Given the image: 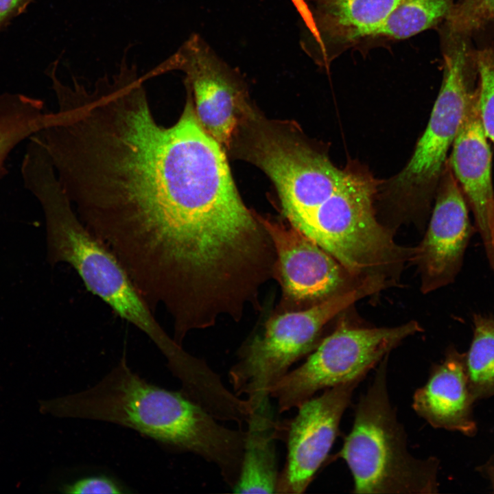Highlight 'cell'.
I'll list each match as a JSON object with an SVG mask.
<instances>
[{"mask_svg": "<svg viewBox=\"0 0 494 494\" xmlns=\"http://www.w3.org/2000/svg\"><path fill=\"white\" fill-rule=\"evenodd\" d=\"M379 291L378 285L366 283L303 310L271 318L263 333L243 348L229 370L234 393L247 397L252 412L268 401L271 389L290 367L318 346L328 322L356 301Z\"/></svg>", "mask_w": 494, "mask_h": 494, "instance_id": "cell-5", "label": "cell"}, {"mask_svg": "<svg viewBox=\"0 0 494 494\" xmlns=\"http://www.w3.org/2000/svg\"><path fill=\"white\" fill-rule=\"evenodd\" d=\"M363 379L327 388L297 408L296 416L287 426V457L279 475L276 493L298 494L307 489L327 458L342 414Z\"/></svg>", "mask_w": 494, "mask_h": 494, "instance_id": "cell-10", "label": "cell"}, {"mask_svg": "<svg viewBox=\"0 0 494 494\" xmlns=\"http://www.w3.org/2000/svg\"><path fill=\"white\" fill-rule=\"evenodd\" d=\"M40 410L56 417L104 421L132 429L215 464L231 488L238 480L246 431L218 423L182 392L146 381L131 370L125 356L94 386L42 401Z\"/></svg>", "mask_w": 494, "mask_h": 494, "instance_id": "cell-2", "label": "cell"}, {"mask_svg": "<svg viewBox=\"0 0 494 494\" xmlns=\"http://www.w3.org/2000/svg\"><path fill=\"white\" fill-rule=\"evenodd\" d=\"M144 80L124 64L92 87L57 83L54 120L34 136L81 222L126 270L216 206L224 189L191 93L165 126Z\"/></svg>", "mask_w": 494, "mask_h": 494, "instance_id": "cell-1", "label": "cell"}, {"mask_svg": "<svg viewBox=\"0 0 494 494\" xmlns=\"http://www.w3.org/2000/svg\"><path fill=\"white\" fill-rule=\"evenodd\" d=\"M493 25L494 0H460L441 27L471 38Z\"/></svg>", "mask_w": 494, "mask_h": 494, "instance_id": "cell-19", "label": "cell"}, {"mask_svg": "<svg viewBox=\"0 0 494 494\" xmlns=\"http://www.w3.org/2000/svg\"><path fill=\"white\" fill-rule=\"evenodd\" d=\"M276 252L285 298L310 306L368 283L354 277L335 257L294 226L258 216Z\"/></svg>", "mask_w": 494, "mask_h": 494, "instance_id": "cell-9", "label": "cell"}, {"mask_svg": "<svg viewBox=\"0 0 494 494\" xmlns=\"http://www.w3.org/2000/svg\"><path fill=\"white\" fill-rule=\"evenodd\" d=\"M172 70L186 74L196 116L201 126L221 145H230L248 106L240 76L198 34H193L150 77Z\"/></svg>", "mask_w": 494, "mask_h": 494, "instance_id": "cell-8", "label": "cell"}, {"mask_svg": "<svg viewBox=\"0 0 494 494\" xmlns=\"http://www.w3.org/2000/svg\"><path fill=\"white\" fill-rule=\"evenodd\" d=\"M246 424L241 470L233 492L276 493L279 473L274 438L281 427L272 417L269 402L253 410Z\"/></svg>", "mask_w": 494, "mask_h": 494, "instance_id": "cell-15", "label": "cell"}, {"mask_svg": "<svg viewBox=\"0 0 494 494\" xmlns=\"http://www.w3.org/2000/svg\"><path fill=\"white\" fill-rule=\"evenodd\" d=\"M473 338L464 353L466 370L475 401L494 396V316L474 314Z\"/></svg>", "mask_w": 494, "mask_h": 494, "instance_id": "cell-18", "label": "cell"}, {"mask_svg": "<svg viewBox=\"0 0 494 494\" xmlns=\"http://www.w3.org/2000/svg\"><path fill=\"white\" fill-rule=\"evenodd\" d=\"M49 119L42 100L22 93H0V179L11 151L45 127Z\"/></svg>", "mask_w": 494, "mask_h": 494, "instance_id": "cell-16", "label": "cell"}, {"mask_svg": "<svg viewBox=\"0 0 494 494\" xmlns=\"http://www.w3.org/2000/svg\"><path fill=\"white\" fill-rule=\"evenodd\" d=\"M441 180L427 232L416 247L413 260L421 274V289L427 294L451 284L459 273L475 227L469 206L449 164Z\"/></svg>", "mask_w": 494, "mask_h": 494, "instance_id": "cell-11", "label": "cell"}, {"mask_svg": "<svg viewBox=\"0 0 494 494\" xmlns=\"http://www.w3.org/2000/svg\"><path fill=\"white\" fill-rule=\"evenodd\" d=\"M471 100L452 144L449 167L472 210L491 268L494 273V192L491 152L477 106Z\"/></svg>", "mask_w": 494, "mask_h": 494, "instance_id": "cell-12", "label": "cell"}, {"mask_svg": "<svg viewBox=\"0 0 494 494\" xmlns=\"http://www.w3.org/2000/svg\"><path fill=\"white\" fill-rule=\"evenodd\" d=\"M443 76L423 134L397 183L412 187L435 181L444 169L468 106L478 91L476 49L469 37L440 30Z\"/></svg>", "mask_w": 494, "mask_h": 494, "instance_id": "cell-7", "label": "cell"}, {"mask_svg": "<svg viewBox=\"0 0 494 494\" xmlns=\"http://www.w3.org/2000/svg\"><path fill=\"white\" fill-rule=\"evenodd\" d=\"M388 355L355 409L352 430L339 456L346 462L355 493L423 494L438 492L439 460L417 458L408 449L387 388Z\"/></svg>", "mask_w": 494, "mask_h": 494, "instance_id": "cell-4", "label": "cell"}, {"mask_svg": "<svg viewBox=\"0 0 494 494\" xmlns=\"http://www.w3.org/2000/svg\"><path fill=\"white\" fill-rule=\"evenodd\" d=\"M477 106L488 139L494 143V45L476 49Z\"/></svg>", "mask_w": 494, "mask_h": 494, "instance_id": "cell-20", "label": "cell"}, {"mask_svg": "<svg viewBox=\"0 0 494 494\" xmlns=\"http://www.w3.org/2000/svg\"><path fill=\"white\" fill-rule=\"evenodd\" d=\"M403 0H305L311 25L301 45L318 64L327 67L360 44Z\"/></svg>", "mask_w": 494, "mask_h": 494, "instance_id": "cell-13", "label": "cell"}, {"mask_svg": "<svg viewBox=\"0 0 494 494\" xmlns=\"http://www.w3.org/2000/svg\"><path fill=\"white\" fill-rule=\"evenodd\" d=\"M477 469L490 482L494 492V454L484 464L478 467Z\"/></svg>", "mask_w": 494, "mask_h": 494, "instance_id": "cell-24", "label": "cell"}, {"mask_svg": "<svg viewBox=\"0 0 494 494\" xmlns=\"http://www.w3.org/2000/svg\"><path fill=\"white\" fill-rule=\"evenodd\" d=\"M303 19L306 29L311 25V14L305 0H290Z\"/></svg>", "mask_w": 494, "mask_h": 494, "instance_id": "cell-23", "label": "cell"}, {"mask_svg": "<svg viewBox=\"0 0 494 494\" xmlns=\"http://www.w3.org/2000/svg\"><path fill=\"white\" fill-rule=\"evenodd\" d=\"M32 0H0V30L26 10Z\"/></svg>", "mask_w": 494, "mask_h": 494, "instance_id": "cell-22", "label": "cell"}, {"mask_svg": "<svg viewBox=\"0 0 494 494\" xmlns=\"http://www.w3.org/2000/svg\"><path fill=\"white\" fill-rule=\"evenodd\" d=\"M61 492L69 494H122L128 493L125 486L106 475H91L64 484Z\"/></svg>", "mask_w": 494, "mask_h": 494, "instance_id": "cell-21", "label": "cell"}, {"mask_svg": "<svg viewBox=\"0 0 494 494\" xmlns=\"http://www.w3.org/2000/svg\"><path fill=\"white\" fill-rule=\"evenodd\" d=\"M456 0H403L363 42L408 39L443 23Z\"/></svg>", "mask_w": 494, "mask_h": 494, "instance_id": "cell-17", "label": "cell"}, {"mask_svg": "<svg viewBox=\"0 0 494 494\" xmlns=\"http://www.w3.org/2000/svg\"><path fill=\"white\" fill-rule=\"evenodd\" d=\"M23 180L44 212L49 263L69 264L87 290L143 332L167 362L177 359L181 345L158 322L116 256L81 222L53 166L46 162L36 164L25 172Z\"/></svg>", "mask_w": 494, "mask_h": 494, "instance_id": "cell-3", "label": "cell"}, {"mask_svg": "<svg viewBox=\"0 0 494 494\" xmlns=\"http://www.w3.org/2000/svg\"><path fill=\"white\" fill-rule=\"evenodd\" d=\"M475 402L464 353L450 346L444 360L432 367L426 384L416 390L412 407L435 428L473 436L477 433L473 410Z\"/></svg>", "mask_w": 494, "mask_h": 494, "instance_id": "cell-14", "label": "cell"}, {"mask_svg": "<svg viewBox=\"0 0 494 494\" xmlns=\"http://www.w3.org/2000/svg\"><path fill=\"white\" fill-rule=\"evenodd\" d=\"M422 331L416 321L391 327L365 328L340 324L297 368L270 390L279 412L298 408L316 392L364 379L406 338Z\"/></svg>", "mask_w": 494, "mask_h": 494, "instance_id": "cell-6", "label": "cell"}]
</instances>
